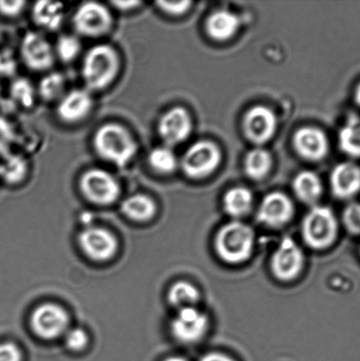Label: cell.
I'll use <instances>...</instances> for the list:
<instances>
[{
    "label": "cell",
    "mask_w": 360,
    "mask_h": 361,
    "mask_svg": "<svg viewBox=\"0 0 360 361\" xmlns=\"http://www.w3.org/2000/svg\"><path fill=\"white\" fill-rule=\"evenodd\" d=\"M63 9L61 3L38 1L32 7V19L42 30L56 31L62 26L65 18Z\"/></svg>",
    "instance_id": "ffe728a7"
},
{
    "label": "cell",
    "mask_w": 360,
    "mask_h": 361,
    "mask_svg": "<svg viewBox=\"0 0 360 361\" xmlns=\"http://www.w3.org/2000/svg\"><path fill=\"white\" fill-rule=\"evenodd\" d=\"M66 78L60 73L45 75L38 85L37 93L45 102L59 101L65 94Z\"/></svg>",
    "instance_id": "f1b7e54d"
},
{
    "label": "cell",
    "mask_w": 360,
    "mask_h": 361,
    "mask_svg": "<svg viewBox=\"0 0 360 361\" xmlns=\"http://www.w3.org/2000/svg\"><path fill=\"white\" fill-rule=\"evenodd\" d=\"M14 130L6 118L0 116V154H8V150L14 141Z\"/></svg>",
    "instance_id": "d6a6232c"
},
{
    "label": "cell",
    "mask_w": 360,
    "mask_h": 361,
    "mask_svg": "<svg viewBox=\"0 0 360 361\" xmlns=\"http://www.w3.org/2000/svg\"><path fill=\"white\" fill-rule=\"evenodd\" d=\"M80 189L92 203L108 205L118 200L121 187L114 176L99 168L87 169L80 178Z\"/></svg>",
    "instance_id": "8992f818"
},
{
    "label": "cell",
    "mask_w": 360,
    "mask_h": 361,
    "mask_svg": "<svg viewBox=\"0 0 360 361\" xmlns=\"http://www.w3.org/2000/svg\"><path fill=\"white\" fill-rule=\"evenodd\" d=\"M114 24L111 10L104 4L88 1L77 7L73 17L76 33L88 38L104 37L111 31Z\"/></svg>",
    "instance_id": "5b68a950"
},
{
    "label": "cell",
    "mask_w": 360,
    "mask_h": 361,
    "mask_svg": "<svg viewBox=\"0 0 360 361\" xmlns=\"http://www.w3.org/2000/svg\"><path fill=\"white\" fill-rule=\"evenodd\" d=\"M93 147L99 157L118 168L128 166L139 150L132 133L118 123L99 127L94 134Z\"/></svg>",
    "instance_id": "6da1fadb"
},
{
    "label": "cell",
    "mask_w": 360,
    "mask_h": 361,
    "mask_svg": "<svg viewBox=\"0 0 360 361\" xmlns=\"http://www.w3.org/2000/svg\"><path fill=\"white\" fill-rule=\"evenodd\" d=\"M164 361H187L185 359L182 358V357H171V358H168L165 360Z\"/></svg>",
    "instance_id": "7bdbcfd3"
},
{
    "label": "cell",
    "mask_w": 360,
    "mask_h": 361,
    "mask_svg": "<svg viewBox=\"0 0 360 361\" xmlns=\"http://www.w3.org/2000/svg\"><path fill=\"white\" fill-rule=\"evenodd\" d=\"M94 108V99L87 88H76L67 92L60 99L56 115L62 122L75 125L84 121Z\"/></svg>",
    "instance_id": "4fadbf2b"
},
{
    "label": "cell",
    "mask_w": 360,
    "mask_h": 361,
    "mask_svg": "<svg viewBox=\"0 0 360 361\" xmlns=\"http://www.w3.org/2000/svg\"><path fill=\"white\" fill-rule=\"evenodd\" d=\"M0 92H1V88H0Z\"/></svg>",
    "instance_id": "ee69618b"
},
{
    "label": "cell",
    "mask_w": 360,
    "mask_h": 361,
    "mask_svg": "<svg viewBox=\"0 0 360 361\" xmlns=\"http://www.w3.org/2000/svg\"><path fill=\"white\" fill-rule=\"evenodd\" d=\"M88 338L86 331L82 329H73L66 335V343L67 348L72 351L77 352L86 348Z\"/></svg>",
    "instance_id": "836d02e7"
},
{
    "label": "cell",
    "mask_w": 360,
    "mask_h": 361,
    "mask_svg": "<svg viewBox=\"0 0 360 361\" xmlns=\"http://www.w3.org/2000/svg\"><path fill=\"white\" fill-rule=\"evenodd\" d=\"M330 187L334 196L349 200L360 192V167L352 161H345L334 168L330 176Z\"/></svg>",
    "instance_id": "ac0fdd59"
},
{
    "label": "cell",
    "mask_w": 360,
    "mask_h": 361,
    "mask_svg": "<svg viewBox=\"0 0 360 361\" xmlns=\"http://www.w3.org/2000/svg\"><path fill=\"white\" fill-rule=\"evenodd\" d=\"M340 149L348 157L360 158V116H352L338 134Z\"/></svg>",
    "instance_id": "cb8c5ba5"
},
{
    "label": "cell",
    "mask_w": 360,
    "mask_h": 361,
    "mask_svg": "<svg viewBox=\"0 0 360 361\" xmlns=\"http://www.w3.org/2000/svg\"><path fill=\"white\" fill-rule=\"evenodd\" d=\"M26 5L23 0H0V14L13 19L23 13Z\"/></svg>",
    "instance_id": "d590c367"
},
{
    "label": "cell",
    "mask_w": 360,
    "mask_h": 361,
    "mask_svg": "<svg viewBox=\"0 0 360 361\" xmlns=\"http://www.w3.org/2000/svg\"><path fill=\"white\" fill-rule=\"evenodd\" d=\"M302 233L305 243L315 250L330 247L337 239L338 223L333 210L314 207L303 219Z\"/></svg>",
    "instance_id": "277c9868"
},
{
    "label": "cell",
    "mask_w": 360,
    "mask_h": 361,
    "mask_svg": "<svg viewBox=\"0 0 360 361\" xmlns=\"http://www.w3.org/2000/svg\"><path fill=\"white\" fill-rule=\"evenodd\" d=\"M255 233L249 225L232 221L222 226L215 239L218 257L228 264H241L252 256Z\"/></svg>",
    "instance_id": "3957f363"
},
{
    "label": "cell",
    "mask_w": 360,
    "mask_h": 361,
    "mask_svg": "<svg viewBox=\"0 0 360 361\" xmlns=\"http://www.w3.org/2000/svg\"><path fill=\"white\" fill-rule=\"evenodd\" d=\"M294 146L299 157L310 161H319L329 152V140L322 130L303 127L294 134Z\"/></svg>",
    "instance_id": "e0dca14e"
},
{
    "label": "cell",
    "mask_w": 360,
    "mask_h": 361,
    "mask_svg": "<svg viewBox=\"0 0 360 361\" xmlns=\"http://www.w3.org/2000/svg\"><path fill=\"white\" fill-rule=\"evenodd\" d=\"M17 68L16 61L9 52L0 53V74L12 76Z\"/></svg>",
    "instance_id": "8d00e7d4"
},
{
    "label": "cell",
    "mask_w": 360,
    "mask_h": 361,
    "mask_svg": "<svg viewBox=\"0 0 360 361\" xmlns=\"http://www.w3.org/2000/svg\"><path fill=\"white\" fill-rule=\"evenodd\" d=\"M199 361H235L230 357L220 353H211L204 355Z\"/></svg>",
    "instance_id": "ab89813d"
},
{
    "label": "cell",
    "mask_w": 360,
    "mask_h": 361,
    "mask_svg": "<svg viewBox=\"0 0 360 361\" xmlns=\"http://www.w3.org/2000/svg\"><path fill=\"white\" fill-rule=\"evenodd\" d=\"M273 159L263 148H255L249 152L245 158L244 168L247 176L253 180H261L270 172Z\"/></svg>",
    "instance_id": "d4e9b609"
},
{
    "label": "cell",
    "mask_w": 360,
    "mask_h": 361,
    "mask_svg": "<svg viewBox=\"0 0 360 361\" xmlns=\"http://www.w3.org/2000/svg\"><path fill=\"white\" fill-rule=\"evenodd\" d=\"M121 209L127 217L136 221H149L156 214V204L144 194L132 195L123 200Z\"/></svg>",
    "instance_id": "7402d4cb"
},
{
    "label": "cell",
    "mask_w": 360,
    "mask_h": 361,
    "mask_svg": "<svg viewBox=\"0 0 360 361\" xmlns=\"http://www.w3.org/2000/svg\"><path fill=\"white\" fill-rule=\"evenodd\" d=\"M240 27V20L235 13L228 10H218L206 20V31L216 41H227L234 37Z\"/></svg>",
    "instance_id": "d6986e66"
},
{
    "label": "cell",
    "mask_w": 360,
    "mask_h": 361,
    "mask_svg": "<svg viewBox=\"0 0 360 361\" xmlns=\"http://www.w3.org/2000/svg\"><path fill=\"white\" fill-rule=\"evenodd\" d=\"M221 161V149L217 145L209 140H200L185 152L181 166L188 178L201 179L216 171Z\"/></svg>",
    "instance_id": "52a82bcc"
},
{
    "label": "cell",
    "mask_w": 360,
    "mask_h": 361,
    "mask_svg": "<svg viewBox=\"0 0 360 361\" xmlns=\"http://www.w3.org/2000/svg\"><path fill=\"white\" fill-rule=\"evenodd\" d=\"M81 221L83 222V224L88 225L89 223L93 221V216H92L90 214H88V212H86V214H84L82 216H81Z\"/></svg>",
    "instance_id": "60d3db41"
},
{
    "label": "cell",
    "mask_w": 360,
    "mask_h": 361,
    "mask_svg": "<svg viewBox=\"0 0 360 361\" xmlns=\"http://www.w3.org/2000/svg\"><path fill=\"white\" fill-rule=\"evenodd\" d=\"M27 173V161L20 155L7 154L5 160L0 164V178L8 184L23 182Z\"/></svg>",
    "instance_id": "4316f807"
},
{
    "label": "cell",
    "mask_w": 360,
    "mask_h": 361,
    "mask_svg": "<svg viewBox=\"0 0 360 361\" xmlns=\"http://www.w3.org/2000/svg\"><path fill=\"white\" fill-rule=\"evenodd\" d=\"M271 271L282 281H290L298 277L304 267V255L291 237L282 239L271 257Z\"/></svg>",
    "instance_id": "9c48e42d"
},
{
    "label": "cell",
    "mask_w": 360,
    "mask_h": 361,
    "mask_svg": "<svg viewBox=\"0 0 360 361\" xmlns=\"http://www.w3.org/2000/svg\"><path fill=\"white\" fill-rule=\"evenodd\" d=\"M243 130L249 140L263 145L273 139L277 130V118L266 106L257 105L246 113Z\"/></svg>",
    "instance_id": "5bb4252c"
},
{
    "label": "cell",
    "mask_w": 360,
    "mask_h": 361,
    "mask_svg": "<svg viewBox=\"0 0 360 361\" xmlns=\"http://www.w3.org/2000/svg\"><path fill=\"white\" fill-rule=\"evenodd\" d=\"M111 4L112 6H114V8L126 13L139 8V6H142L143 3L140 1H135V0H128V1L118 0V1H111Z\"/></svg>",
    "instance_id": "f35d334b"
},
{
    "label": "cell",
    "mask_w": 360,
    "mask_h": 361,
    "mask_svg": "<svg viewBox=\"0 0 360 361\" xmlns=\"http://www.w3.org/2000/svg\"><path fill=\"white\" fill-rule=\"evenodd\" d=\"M190 1H161L156 2V6L162 13L170 16H180L188 12L190 6H192Z\"/></svg>",
    "instance_id": "e575fe53"
},
{
    "label": "cell",
    "mask_w": 360,
    "mask_h": 361,
    "mask_svg": "<svg viewBox=\"0 0 360 361\" xmlns=\"http://www.w3.org/2000/svg\"><path fill=\"white\" fill-rule=\"evenodd\" d=\"M292 187L296 197L305 204H315L322 196V182L319 176L311 171L299 173L295 176Z\"/></svg>",
    "instance_id": "44dd1931"
},
{
    "label": "cell",
    "mask_w": 360,
    "mask_h": 361,
    "mask_svg": "<svg viewBox=\"0 0 360 361\" xmlns=\"http://www.w3.org/2000/svg\"><path fill=\"white\" fill-rule=\"evenodd\" d=\"M157 130L165 146L172 147L188 139L192 130V119L185 108L174 107L159 119Z\"/></svg>",
    "instance_id": "8fae6325"
},
{
    "label": "cell",
    "mask_w": 360,
    "mask_h": 361,
    "mask_svg": "<svg viewBox=\"0 0 360 361\" xmlns=\"http://www.w3.org/2000/svg\"><path fill=\"white\" fill-rule=\"evenodd\" d=\"M147 164L158 174L170 175L178 169V161L171 147L161 146L150 151L147 155Z\"/></svg>",
    "instance_id": "484cf974"
},
{
    "label": "cell",
    "mask_w": 360,
    "mask_h": 361,
    "mask_svg": "<svg viewBox=\"0 0 360 361\" xmlns=\"http://www.w3.org/2000/svg\"><path fill=\"white\" fill-rule=\"evenodd\" d=\"M208 323V317L202 311L195 307H186L180 310L172 320L171 332L176 341L194 344L206 335Z\"/></svg>",
    "instance_id": "30bf717a"
},
{
    "label": "cell",
    "mask_w": 360,
    "mask_h": 361,
    "mask_svg": "<svg viewBox=\"0 0 360 361\" xmlns=\"http://www.w3.org/2000/svg\"><path fill=\"white\" fill-rule=\"evenodd\" d=\"M0 361H21L20 349L13 343L0 345Z\"/></svg>",
    "instance_id": "74e56055"
},
{
    "label": "cell",
    "mask_w": 360,
    "mask_h": 361,
    "mask_svg": "<svg viewBox=\"0 0 360 361\" xmlns=\"http://www.w3.org/2000/svg\"><path fill=\"white\" fill-rule=\"evenodd\" d=\"M68 323L65 310L56 304L39 306L31 317V326L35 334L44 339L58 337L66 331Z\"/></svg>",
    "instance_id": "7c38bea8"
},
{
    "label": "cell",
    "mask_w": 360,
    "mask_h": 361,
    "mask_svg": "<svg viewBox=\"0 0 360 361\" xmlns=\"http://www.w3.org/2000/svg\"><path fill=\"white\" fill-rule=\"evenodd\" d=\"M82 45L77 35H62L58 38L54 48L56 58L60 61L72 63L80 56Z\"/></svg>",
    "instance_id": "4dcf8cb0"
},
{
    "label": "cell",
    "mask_w": 360,
    "mask_h": 361,
    "mask_svg": "<svg viewBox=\"0 0 360 361\" xmlns=\"http://www.w3.org/2000/svg\"><path fill=\"white\" fill-rule=\"evenodd\" d=\"M354 100L356 104H357L360 107V82L359 83L357 87H356L355 90Z\"/></svg>",
    "instance_id": "b9f144b4"
},
{
    "label": "cell",
    "mask_w": 360,
    "mask_h": 361,
    "mask_svg": "<svg viewBox=\"0 0 360 361\" xmlns=\"http://www.w3.org/2000/svg\"><path fill=\"white\" fill-rule=\"evenodd\" d=\"M79 243L84 253L91 259H111L118 250V240L108 230L89 226L79 235Z\"/></svg>",
    "instance_id": "2e32d148"
},
{
    "label": "cell",
    "mask_w": 360,
    "mask_h": 361,
    "mask_svg": "<svg viewBox=\"0 0 360 361\" xmlns=\"http://www.w3.org/2000/svg\"><path fill=\"white\" fill-rule=\"evenodd\" d=\"M168 298L172 306L182 310L195 306L200 295L196 286L187 281H179L169 289Z\"/></svg>",
    "instance_id": "83f0119b"
},
{
    "label": "cell",
    "mask_w": 360,
    "mask_h": 361,
    "mask_svg": "<svg viewBox=\"0 0 360 361\" xmlns=\"http://www.w3.org/2000/svg\"><path fill=\"white\" fill-rule=\"evenodd\" d=\"M224 209L232 218H241L248 214L253 205L252 191L244 187H236L225 195Z\"/></svg>",
    "instance_id": "603a6c76"
},
{
    "label": "cell",
    "mask_w": 360,
    "mask_h": 361,
    "mask_svg": "<svg viewBox=\"0 0 360 361\" xmlns=\"http://www.w3.org/2000/svg\"><path fill=\"white\" fill-rule=\"evenodd\" d=\"M294 207L287 195L277 191L264 197L257 211V219L270 228H281L291 221Z\"/></svg>",
    "instance_id": "9a60e30c"
},
{
    "label": "cell",
    "mask_w": 360,
    "mask_h": 361,
    "mask_svg": "<svg viewBox=\"0 0 360 361\" xmlns=\"http://www.w3.org/2000/svg\"><path fill=\"white\" fill-rule=\"evenodd\" d=\"M20 56L24 65L34 72H44L55 62L54 48L44 35L28 32L20 42Z\"/></svg>",
    "instance_id": "ba28073f"
},
{
    "label": "cell",
    "mask_w": 360,
    "mask_h": 361,
    "mask_svg": "<svg viewBox=\"0 0 360 361\" xmlns=\"http://www.w3.org/2000/svg\"><path fill=\"white\" fill-rule=\"evenodd\" d=\"M121 56L111 44L94 45L85 55L81 75L90 92L102 91L111 87L121 72Z\"/></svg>",
    "instance_id": "7a4b0ae2"
},
{
    "label": "cell",
    "mask_w": 360,
    "mask_h": 361,
    "mask_svg": "<svg viewBox=\"0 0 360 361\" xmlns=\"http://www.w3.org/2000/svg\"><path fill=\"white\" fill-rule=\"evenodd\" d=\"M345 229L352 235H360V203L354 202L345 208L342 217Z\"/></svg>",
    "instance_id": "1f68e13d"
},
{
    "label": "cell",
    "mask_w": 360,
    "mask_h": 361,
    "mask_svg": "<svg viewBox=\"0 0 360 361\" xmlns=\"http://www.w3.org/2000/svg\"><path fill=\"white\" fill-rule=\"evenodd\" d=\"M10 95L20 107L30 109L35 104L37 91L30 80L20 77L11 84Z\"/></svg>",
    "instance_id": "f546056e"
}]
</instances>
